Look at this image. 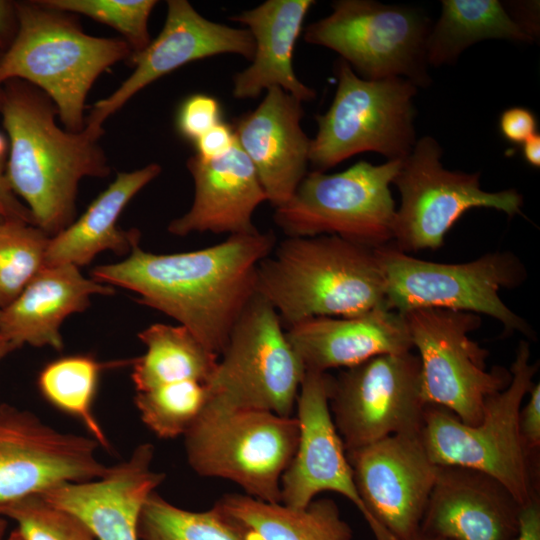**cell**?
Returning <instances> with one entry per match:
<instances>
[{"instance_id":"cell-14","label":"cell","mask_w":540,"mask_h":540,"mask_svg":"<svg viewBox=\"0 0 540 540\" xmlns=\"http://www.w3.org/2000/svg\"><path fill=\"white\" fill-rule=\"evenodd\" d=\"M426 406L420 361L411 351L372 357L331 379L329 407L346 452L421 434Z\"/></svg>"},{"instance_id":"cell-6","label":"cell","mask_w":540,"mask_h":540,"mask_svg":"<svg viewBox=\"0 0 540 540\" xmlns=\"http://www.w3.org/2000/svg\"><path fill=\"white\" fill-rule=\"evenodd\" d=\"M183 436L196 474L232 481L250 497L281 503V479L299 438L295 416L206 404Z\"/></svg>"},{"instance_id":"cell-23","label":"cell","mask_w":540,"mask_h":540,"mask_svg":"<svg viewBox=\"0 0 540 540\" xmlns=\"http://www.w3.org/2000/svg\"><path fill=\"white\" fill-rule=\"evenodd\" d=\"M305 371L349 368L413 348L404 315L384 307L354 317L319 316L285 328Z\"/></svg>"},{"instance_id":"cell-27","label":"cell","mask_w":540,"mask_h":540,"mask_svg":"<svg viewBox=\"0 0 540 540\" xmlns=\"http://www.w3.org/2000/svg\"><path fill=\"white\" fill-rule=\"evenodd\" d=\"M249 540H353L336 502L314 499L304 508L225 494L213 505Z\"/></svg>"},{"instance_id":"cell-8","label":"cell","mask_w":540,"mask_h":540,"mask_svg":"<svg viewBox=\"0 0 540 540\" xmlns=\"http://www.w3.org/2000/svg\"><path fill=\"white\" fill-rule=\"evenodd\" d=\"M402 160L307 173L293 196L275 208V224L287 237L334 235L375 249L393 240L396 214L390 184Z\"/></svg>"},{"instance_id":"cell-31","label":"cell","mask_w":540,"mask_h":540,"mask_svg":"<svg viewBox=\"0 0 540 540\" xmlns=\"http://www.w3.org/2000/svg\"><path fill=\"white\" fill-rule=\"evenodd\" d=\"M137 534L138 540H249L216 508L205 511L183 509L156 491L141 507Z\"/></svg>"},{"instance_id":"cell-40","label":"cell","mask_w":540,"mask_h":540,"mask_svg":"<svg viewBox=\"0 0 540 540\" xmlns=\"http://www.w3.org/2000/svg\"><path fill=\"white\" fill-rule=\"evenodd\" d=\"M2 87L0 86V107ZM0 215L5 219L20 220L34 225L29 209L22 204L12 191L6 178V165H0Z\"/></svg>"},{"instance_id":"cell-7","label":"cell","mask_w":540,"mask_h":540,"mask_svg":"<svg viewBox=\"0 0 540 540\" xmlns=\"http://www.w3.org/2000/svg\"><path fill=\"white\" fill-rule=\"evenodd\" d=\"M385 283L384 306L404 314L437 308L488 315L504 328L533 337L529 324L501 299L499 292L520 286L527 271L511 252H491L466 263L422 260L392 243L374 249Z\"/></svg>"},{"instance_id":"cell-50","label":"cell","mask_w":540,"mask_h":540,"mask_svg":"<svg viewBox=\"0 0 540 540\" xmlns=\"http://www.w3.org/2000/svg\"><path fill=\"white\" fill-rule=\"evenodd\" d=\"M0 312H1V310H0Z\"/></svg>"},{"instance_id":"cell-41","label":"cell","mask_w":540,"mask_h":540,"mask_svg":"<svg viewBox=\"0 0 540 540\" xmlns=\"http://www.w3.org/2000/svg\"><path fill=\"white\" fill-rule=\"evenodd\" d=\"M515 540H540V498L521 507Z\"/></svg>"},{"instance_id":"cell-42","label":"cell","mask_w":540,"mask_h":540,"mask_svg":"<svg viewBox=\"0 0 540 540\" xmlns=\"http://www.w3.org/2000/svg\"><path fill=\"white\" fill-rule=\"evenodd\" d=\"M18 29L15 2L0 0V51L3 53L12 43Z\"/></svg>"},{"instance_id":"cell-44","label":"cell","mask_w":540,"mask_h":540,"mask_svg":"<svg viewBox=\"0 0 540 540\" xmlns=\"http://www.w3.org/2000/svg\"><path fill=\"white\" fill-rule=\"evenodd\" d=\"M16 349L18 348L12 342L0 335V361Z\"/></svg>"},{"instance_id":"cell-9","label":"cell","mask_w":540,"mask_h":540,"mask_svg":"<svg viewBox=\"0 0 540 540\" xmlns=\"http://www.w3.org/2000/svg\"><path fill=\"white\" fill-rule=\"evenodd\" d=\"M337 90L326 113L317 115V134L310 141L309 163L323 172L362 152L403 160L415 143L411 81L392 77L366 80L344 60L336 65Z\"/></svg>"},{"instance_id":"cell-35","label":"cell","mask_w":540,"mask_h":540,"mask_svg":"<svg viewBox=\"0 0 540 540\" xmlns=\"http://www.w3.org/2000/svg\"><path fill=\"white\" fill-rule=\"evenodd\" d=\"M1 516L16 523L23 540H98L77 515L49 503L40 494L9 505Z\"/></svg>"},{"instance_id":"cell-43","label":"cell","mask_w":540,"mask_h":540,"mask_svg":"<svg viewBox=\"0 0 540 540\" xmlns=\"http://www.w3.org/2000/svg\"><path fill=\"white\" fill-rule=\"evenodd\" d=\"M523 156L525 161L533 166L540 167V135L538 133L533 134L523 143Z\"/></svg>"},{"instance_id":"cell-47","label":"cell","mask_w":540,"mask_h":540,"mask_svg":"<svg viewBox=\"0 0 540 540\" xmlns=\"http://www.w3.org/2000/svg\"><path fill=\"white\" fill-rule=\"evenodd\" d=\"M6 540H23L19 532L14 529L8 536Z\"/></svg>"},{"instance_id":"cell-12","label":"cell","mask_w":540,"mask_h":540,"mask_svg":"<svg viewBox=\"0 0 540 540\" xmlns=\"http://www.w3.org/2000/svg\"><path fill=\"white\" fill-rule=\"evenodd\" d=\"M403 315L418 351L426 405L445 408L465 424H478L486 400L511 380L510 371L503 367L487 370L488 351L469 337L480 327L481 317L437 308Z\"/></svg>"},{"instance_id":"cell-13","label":"cell","mask_w":540,"mask_h":540,"mask_svg":"<svg viewBox=\"0 0 540 540\" xmlns=\"http://www.w3.org/2000/svg\"><path fill=\"white\" fill-rule=\"evenodd\" d=\"M442 149L430 136L416 141L393 180L401 204L396 210L392 244L405 253L438 249L446 233L469 209L492 208L521 214L522 196L515 189L487 192L480 173L450 171L441 163Z\"/></svg>"},{"instance_id":"cell-26","label":"cell","mask_w":540,"mask_h":540,"mask_svg":"<svg viewBox=\"0 0 540 540\" xmlns=\"http://www.w3.org/2000/svg\"><path fill=\"white\" fill-rule=\"evenodd\" d=\"M160 172L161 167L156 163L130 172H119L80 218L50 237L44 266H84L106 250L118 255L130 253L139 244L140 232L119 227V216L133 197Z\"/></svg>"},{"instance_id":"cell-48","label":"cell","mask_w":540,"mask_h":540,"mask_svg":"<svg viewBox=\"0 0 540 540\" xmlns=\"http://www.w3.org/2000/svg\"><path fill=\"white\" fill-rule=\"evenodd\" d=\"M4 219H5V218H4L2 215H0V223H1Z\"/></svg>"},{"instance_id":"cell-34","label":"cell","mask_w":540,"mask_h":540,"mask_svg":"<svg viewBox=\"0 0 540 540\" xmlns=\"http://www.w3.org/2000/svg\"><path fill=\"white\" fill-rule=\"evenodd\" d=\"M49 7L81 14L108 25L121 34L132 56L142 52L151 42L148 31L155 0H42Z\"/></svg>"},{"instance_id":"cell-30","label":"cell","mask_w":540,"mask_h":540,"mask_svg":"<svg viewBox=\"0 0 540 540\" xmlns=\"http://www.w3.org/2000/svg\"><path fill=\"white\" fill-rule=\"evenodd\" d=\"M105 367L87 355L61 357L43 367L37 386L47 402L80 421L100 447L109 449V440L93 412L101 371Z\"/></svg>"},{"instance_id":"cell-38","label":"cell","mask_w":540,"mask_h":540,"mask_svg":"<svg viewBox=\"0 0 540 540\" xmlns=\"http://www.w3.org/2000/svg\"><path fill=\"white\" fill-rule=\"evenodd\" d=\"M519 429L521 436L534 453L539 454L540 449V384L534 383L529 391L527 404L520 409Z\"/></svg>"},{"instance_id":"cell-33","label":"cell","mask_w":540,"mask_h":540,"mask_svg":"<svg viewBox=\"0 0 540 540\" xmlns=\"http://www.w3.org/2000/svg\"><path fill=\"white\" fill-rule=\"evenodd\" d=\"M50 236L33 224L0 223V310L11 304L44 267Z\"/></svg>"},{"instance_id":"cell-49","label":"cell","mask_w":540,"mask_h":540,"mask_svg":"<svg viewBox=\"0 0 540 540\" xmlns=\"http://www.w3.org/2000/svg\"><path fill=\"white\" fill-rule=\"evenodd\" d=\"M2 52L0 51V56H1Z\"/></svg>"},{"instance_id":"cell-46","label":"cell","mask_w":540,"mask_h":540,"mask_svg":"<svg viewBox=\"0 0 540 540\" xmlns=\"http://www.w3.org/2000/svg\"><path fill=\"white\" fill-rule=\"evenodd\" d=\"M8 522L7 519L3 516H0V540H6V531H7Z\"/></svg>"},{"instance_id":"cell-1","label":"cell","mask_w":540,"mask_h":540,"mask_svg":"<svg viewBox=\"0 0 540 540\" xmlns=\"http://www.w3.org/2000/svg\"><path fill=\"white\" fill-rule=\"evenodd\" d=\"M276 243L272 231L258 230L181 253L155 254L137 244L123 261L97 266L91 274L137 293L140 304L175 319L220 356L256 295L257 267Z\"/></svg>"},{"instance_id":"cell-25","label":"cell","mask_w":540,"mask_h":540,"mask_svg":"<svg viewBox=\"0 0 540 540\" xmlns=\"http://www.w3.org/2000/svg\"><path fill=\"white\" fill-rule=\"evenodd\" d=\"M313 0H267L233 16L246 25L253 36L252 63L233 78L236 99L256 98L263 90L280 87L300 102L315 98L314 89L296 76L293 65L295 43Z\"/></svg>"},{"instance_id":"cell-18","label":"cell","mask_w":540,"mask_h":540,"mask_svg":"<svg viewBox=\"0 0 540 540\" xmlns=\"http://www.w3.org/2000/svg\"><path fill=\"white\" fill-rule=\"evenodd\" d=\"M331 379L327 372H305L295 406L298 444L281 479V503L304 508L319 493L332 491L350 500L369 524V514L331 415Z\"/></svg>"},{"instance_id":"cell-4","label":"cell","mask_w":540,"mask_h":540,"mask_svg":"<svg viewBox=\"0 0 540 540\" xmlns=\"http://www.w3.org/2000/svg\"><path fill=\"white\" fill-rule=\"evenodd\" d=\"M18 29L0 56V86L22 80L45 93L64 129L85 127L86 99L97 78L132 51L122 38L85 33L74 14L40 1L15 2Z\"/></svg>"},{"instance_id":"cell-36","label":"cell","mask_w":540,"mask_h":540,"mask_svg":"<svg viewBox=\"0 0 540 540\" xmlns=\"http://www.w3.org/2000/svg\"><path fill=\"white\" fill-rule=\"evenodd\" d=\"M219 122V103L215 98L204 94L187 98L181 104L176 118L179 133L193 142Z\"/></svg>"},{"instance_id":"cell-5","label":"cell","mask_w":540,"mask_h":540,"mask_svg":"<svg viewBox=\"0 0 540 540\" xmlns=\"http://www.w3.org/2000/svg\"><path fill=\"white\" fill-rule=\"evenodd\" d=\"M530 355L529 343L520 341L509 384L486 400L478 424H465L449 410L427 405L421 431L436 465L482 472L502 484L521 507L540 498L539 454L528 449L519 429L521 405L539 368Z\"/></svg>"},{"instance_id":"cell-11","label":"cell","mask_w":540,"mask_h":540,"mask_svg":"<svg viewBox=\"0 0 540 540\" xmlns=\"http://www.w3.org/2000/svg\"><path fill=\"white\" fill-rule=\"evenodd\" d=\"M332 12L308 25L304 40L329 48L366 80L401 77L426 86V42L431 28L423 12L371 0H339Z\"/></svg>"},{"instance_id":"cell-3","label":"cell","mask_w":540,"mask_h":540,"mask_svg":"<svg viewBox=\"0 0 540 540\" xmlns=\"http://www.w3.org/2000/svg\"><path fill=\"white\" fill-rule=\"evenodd\" d=\"M256 293L284 328L319 317H354L384 307L374 249L334 235L286 237L257 267Z\"/></svg>"},{"instance_id":"cell-37","label":"cell","mask_w":540,"mask_h":540,"mask_svg":"<svg viewBox=\"0 0 540 540\" xmlns=\"http://www.w3.org/2000/svg\"><path fill=\"white\" fill-rule=\"evenodd\" d=\"M499 128L502 136L511 143L521 144L535 134V115L524 107H511L500 116Z\"/></svg>"},{"instance_id":"cell-20","label":"cell","mask_w":540,"mask_h":540,"mask_svg":"<svg viewBox=\"0 0 540 540\" xmlns=\"http://www.w3.org/2000/svg\"><path fill=\"white\" fill-rule=\"evenodd\" d=\"M154 446L138 445L99 479L65 483L40 495L77 515L98 540H138L137 522L146 498L165 480L153 469Z\"/></svg>"},{"instance_id":"cell-21","label":"cell","mask_w":540,"mask_h":540,"mask_svg":"<svg viewBox=\"0 0 540 540\" xmlns=\"http://www.w3.org/2000/svg\"><path fill=\"white\" fill-rule=\"evenodd\" d=\"M258 107L235 124L237 143L253 164L267 201L285 204L307 174L310 141L300 126L302 102L271 87Z\"/></svg>"},{"instance_id":"cell-39","label":"cell","mask_w":540,"mask_h":540,"mask_svg":"<svg viewBox=\"0 0 540 540\" xmlns=\"http://www.w3.org/2000/svg\"><path fill=\"white\" fill-rule=\"evenodd\" d=\"M196 155L204 160L216 159L227 154L235 145L234 130L219 122L195 142Z\"/></svg>"},{"instance_id":"cell-15","label":"cell","mask_w":540,"mask_h":540,"mask_svg":"<svg viewBox=\"0 0 540 540\" xmlns=\"http://www.w3.org/2000/svg\"><path fill=\"white\" fill-rule=\"evenodd\" d=\"M91 436L59 431L31 411L0 403V516L9 505L65 483L104 476Z\"/></svg>"},{"instance_id":"cell-24","label":"cell","mask_w":540,"mask_h":540,"mask_svg":"<svg viewBox=\"0 0 540 540\" xmlns=\"http://www.w3.org/2000/svg\"><path fill=\"white\" fill-rule=\"evenodd\" d=\"M112 286L84 277L71 264L44 266L20 295L0 312V335L17 348H63L60 326L69 315L82 312L95 294L111 295Z\"/></svg>"},{"instance_id":"cell-28","label":"cell","mask_w":540,"mask_h":540,"mask_svg":"<svg viewBox=\"0 0 540 540\" xmlns=\"http://www.w3.org/2000/svg\"><path fill=\"white\" fill-rule=\"evenodd\" d=\"M145 353L132 360L136 392L185 381L209 383L218 365L210 351L182 325L152 324L138 334Z\"/></svg>"},{"instance_id":"cell-45","label":"cell","mask_w":540,"mask_h":540,"mask_svg":"<svg viewBox=\"0 0 540 540\" xmlns=\"http://www.w3.org/2000/svg\"><path fill=\"white\" fill-rule=\"evenodd\" d=\"M409 540H448V539L436 537L432 535H427L419 531L418 534H416L414 537H412Z\"/></svg>"},{"instance_id":"cell-17","label":"cell","mask_w":540,"mask_h":540,"mask_svg":"<svg viewBox=\"0 0 540 540\" xmlns=\"http://www.w3.org/2000/svg\"><path fill=\"white\" fill-rule=\"evenodd\" d=\"M254 49V39L248 29L210 21L186 0H169L161 32L142 52L131 57L134 71L113 93L93 105L84 129L99 139L104 132V122L130 98L187 63L225 53L252 60Z\"/></svg>"},{"instance_id":"cell-29","label":"cell","mask_w":540,"mask_h":540,"mask_svg":"<svg viewBox=\"0 0 540 540\" xmlns=\"http://www.w3.org/2000/svg\"><path fill=\"white\" fill-rule=\"evenodd\" d=\"M442 12L426 42L427 63L448 64L467 47L486 39H534L497 0H443Z\"/></svg>"},{"instance_id":"cell-2","label":"cell","mask_w":540,"mask_h":540,"mask_svg":"<svg viewBox=\"0 0 540 540\" xmlns=\"http://www.w3.org/2000/svg\"><path fill=\"white\" fill-rule=\"evenodd\" d=\"M2 87L0 114L8 138L6 178L29 209L34 225L52 237L73 222L78 185L106 177L110 167L98 140L56 123L49 97L22 80Z\"/></svg>"},{"instance_id":"cell-10","label":"cell","mask_w":540,"mask_h":540,"mask_svg":"<svg viewBox=\"0 0 540 540\" xmlns=\"http://www.w3.org/2000/svg\"><path fill=\"white\" fill-rule=\"evenodd\" d=\"M209 383V400L225 408L293 416L305 368L276 310L256 295L237 320Z\"/></svg>"},{"instance_id":"cell-22","label":"cell","mask_w":540,"mask_h":540,"mask_svg":"<svg viewBox=\"0 0 540 540\" xmlns=\"http://www.w3.org/2000/svg\"><path fill=\"white\" fill-rule=\"evenodd\" d=\"M194 181L191 208L168 225L176 236L194 232L247 234L258 231L252 222L257 207L267 201L264 188L248 156L236 143L224 156L187 160Z\"/></svg>"},{"instance_id":"cell-32","label":"cell","mask_w":540,"mask_h":540,"mask_svg":"<svg viewBox=\"0 0 540 540\" xmlns=\"http://www.w3.org/2000/svg\"><path fill=\"white\" fill-rule=\"evenodd\" d=\"M209 400V386L185 381L136 392L135 406L144 425L161 439L183 436Z\"/></svg>"},{"instance_id":"cell-16","label":"cell","mask_w":540,"mask_h":540,"mask_svg":"<svg viewBox=\"0 0 540 540\" xmlns=\"http://www.w3.org/2000/svg\"><path fill=\"white\" fill-rule=\"evenodd\" d=\"M346 454L375 539L418 534L439 470L421 434L388 436Z\"/></svg>"},{"instance_id":"cell-19","label":"cell","mask_w":540,"mask_h":540,"mask_svg":"<svg viewBox=\"0 0 540 540\" xmlns=\"http://www.w3.org/2000/svg\"><path fill=\"white\" fill-rule=\"evenodd\" d=\"M521 506L494 478L439 466L420 532L448 540H515Z\"/></svg>"}]
</instances>
